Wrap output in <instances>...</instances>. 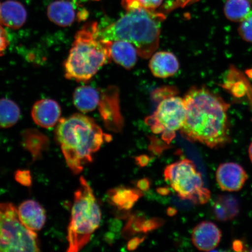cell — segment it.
<instances>
[{
	"mask_svg": "<svg viewBox=\"0 0 252 252\" xmlns=\"http://www.w3.org/2000/svg\"><path fill=\"white\" fill-rule=\"evenodd\" d=\"M232 248L236 251H244L243 248H244L243 244L239 240H236L233 242Z\"/></svg>",
	"mask_w": 252,
	"mask_h": 252,
	"instance_id": "1f68e13d",
	"label": "cell"
},
{
	"mask_svg": "<svg viewBox=\"0 0 252 252\" xmlns=\"http://www.w3.org/2000/svg\"><path fill=\"white\" fill-rule=\"evenodd\" d=\"M150 68L154 76L166 78L173 76L179 70L177 58L171 52H159L154 53L150 62Z\"/></svg>",
	"mask_w": 252,
	"mask_h": 252,
	"instance_id": "5bb4252c",
	"label": "cell"
},
{
	"mask_svg": "<svg viewBox=\"0 0 252 252\" xmlns=\"http://www.w3.org/2000/svg\"><path fill=\"white\" fill-rule=\"evenodd\" d=\"M251 252H252V250H251Z\"/></svg>",
	"mask_w": 252,
	"mask_h": 252,
	"instance_id": "f35d334b",
	"label": "cell"
},
{
	"mask_svg": "<svg viewBox=\"0 0 252 252\" xmlns=\"http://www.w3.org/2000/svg\"><path fill=\"white\" fill-rule=\"evenodd\" d=\"M27 19V12L21 2L8 0L2 3L0 8V24L11 29H19Z\"/></svg>",
	"mask_w": 252,
	"mask_h": 252,
	"instance_id": "4fadbf2b",
	"label": "cell"
},
{
	"mask_svg": "<svg viewBox=\"0 0 252 252\" xmlns=\"http://www.w3.org/2000/svg\"><path fill=\"white\" fill-rule=\"evenodd\" d=\"M110 59V41L100 38L96 22L84 25L75 34L64 64L65 76L69 80H91Z\"/></svg>",
	"mask_w": 252,
	"mask_h": 252,
	"instance_id": "277c9868",
	"label": "cell"
},
{
	"mask_svg": "<svg viewBox=\"0 0 252 252\" xmlns=\"http://www.w3.org/2000/svg\"><path fill=\"white\" fill-rule=\"evenodd\" d=\"M144 221V220L141 217H132L126 226L125 234L133 235L136 233L143 232Z\"/></svg>",
	"mask_w": 252,
	"mask_h": 252,
	"instance_id": "603a6c76",
	"label": "cell"
},
{
	"mask_svg": "<svg viewBox=\"0 0 252 252\" xmlns=\"http://www.w3.org/2000/svg\"><path fill=\"white\" fill-rule=\"evenodd\" d=\"M73 102L76 108L83 113L93 111L100 102L99 91L90 86H81L75 90Z\"/></svg>",
	"mask_w": 252,
	"mask_h": 252,
	"instance_id": "e0dca14e",
	"label": "cell"
},
{
	"mask_svg": "<svg viewBox=\"0 0 252 252\" xmlns=\"http://www.w3.org/2000/svg\"><path fill=\"white\" fill-rule=\"evenodd\" d=\"M18 211L21 221L31 231H39L45 225L46 220L45 210L37 201H25L21 204Z\"/></svg>",
	"mask_w": 252,
	"mask_h": 252,
	"instance_id": "7c38bea8",
	"label": "cell"
},
{
	"mask_svg": "<svg viewBox=\"0 0 252 252\" xmlns=\"http://www.w3.org/2000/svg\"><path fill=\"white\" fill-rule=\"evenodd\" d=\"M167 213H168L169 216H173L177 213V210L175 209L174 208L169 207L168 211H167Z\"/></svg>",
	"mask_w": 252,
	"mask_h": 252,
	"instance_id": "e575fe53",
	"label": "cell"
},
{
	"mask_svg": "<svg viewBox=\"0 0 252 252\" xmlns=\"http://www.w3.org/2000/svg\"><path fill=\"white\" fill-rule=\"evenodd\" d=\"M186 116L184 98L171 94L163 96L156 111L145 121L154 134H161L162 140L169 144L184 126Z\"/></svg>",
	"mask_w": 252,
	"mask_h": 252,
	"instance_id": "ba28073f",
	"label": "cell"
},
{
	"mask_svg": "<svg viewBox=\"0 0 252 252\" xmlns=\"http://www.w3.org/2000/svg\"><path fill=\"white\" fill-rule=\"evenodd\" d=\"M9 45V40L7 32L0 24V57L4 54V52Z\"/></svg>",
	"mask_w": 252,
	"mask_h": 252,
	"instance_id": "484cf974",
	"label": "cell"
},
{
	"mask_svg": "<svg viewBox=\"0 0 252 252\" xmlns=\"http://www.w3.org/2000/svg\"><path fill=\"white\" fill-rule=\"evenodd\" d=\"M101 211L92 188L81 176L80 186L74 194L70 224L68 227V252L80 251L90 241L99 228Z\"/></svg>",
	"mask_w": 252,
	"mask_h": 252,
	"instance_id": "5b68a950",
	"label": "cell"
},
{
	"mask_svg": "<svg viewBox=\"0 0 252 252\" xmlns=\"http://www.w3.org/2000/svg\"><path fill=\"white\" fill-rule=\"evenodd\" d=\"M184 99L187 116L180 130L183 136L211 149L231 142L228 102L205 87L192 88Z\"/></svg>",
	"mask_w": 252,
	"mask_h": 252,
	"instance_id": "6da1fadb",
	"label": "cell"
},
{
	"mask_svg": "<svg viewBox=\"0 0 252 252\" xmlns=\"http://www.w3.org/2000/svg\"><path fill=\"white\" fill-rule=\"evenodd\" d=\"M222 238V232L215 223L204 220L193 230L191 241L198 250L210 252L218 247Z\"/></svg>",
	"mask_w": 252,
	"mask_h": 252,
	"instance_id": "30bf717a",
	"label": "cell"
},
{
	"mask_svg": "<svg viewBox=\"0 0 252 252\" xmlns=\"http://www.w3.org/2000/svg\"><path fill=\"white\" fill-rule=\"evenodd\" d=\"M110 53L113 61L127 70L134 67L138 55L136 47L124 40L110 41Z\"/></svg>",
	"mask_w": 252,
	"mask_h": 252,
	"instance_id": "9a60e30c",
	"label": "cell"
},
{
	"mask_svg": "<svg viewBox=\"0 0 252 252\" xmlns=\"http://www.w3.org/2000/svg\"><path fill=\"white\" fill-rule=\"evenodd\" d=\"M158 191L159 193L162 195H166L169 193L168 189L165 188H160L158 189Z\"/></svg>",
	"mask_w": 252,
	"mask_h": 252,
	"instance_id": "836d02e7",
	"label": "cell"
},
{
	"mask_svg": "<svg viewBox=\"0 0 252 252\" xmlns=\"http://www.w3.org/2000/svg\"><path fill=\"white\" fill-rule=\"evenodd\" d=\"M140 1L145 9L154 11L162 4L163 0H140Z\"/></svg>",
	"mask_w": 252,
	"mask_h": 252,
	"instance_id": "83f0119b",
	"label": "cell"
},
{
	"mask_svg": "<svg viewBox=\"0 0 252 252\" xmlns=\"http://www.w3.org/2000/svg\"><path fill=\"white\" fill-rule=\"evenodd\" d=\"M16 181L25 187H30L32 184V178L29 171L19 170L15 175Z\"/></svg>",
	"mask_w": 252,
	"mask_h": 252,
	"instance_id": "cb8c5ba5",
	"label": "cell"
},
{
	"mask_svg": "<svg viewBox=\"0 0 252 252\" xmlns=\"http://www.w3.org/2000/svg\"><path fill=\"white\" fill-rule=\"evenodd\" d=\"M224 14L229 21L241 23L252 15V0H227Z\"/></svg>",
	"mask_w": 252,
	"mask_h": 252,
	"instance_id": "ffe728a7",
	"label": "cell"
},
{
	"mask_svg": "<svg viewBox=\"0 0 252 252\" xmlns=\"http://www.w3.org/2000/svg\"><path fill=\"white\" fill-rule=\"evenodd\" d=\"M35 232L21 221L13 204L0 203V252H39Z\"/></svg>",
	"mask_w": 252,
	"mask_h": 252,
	"instance_id": "8992f818",
	"label": "cell"
},
{
	"mask_svg": "<svg viewBox=\"0 0 252 252\" xmlns=\"http://www.w3.org/2000/svg\"><path fill=\"white\" fill-rule=\"evenodd\" d=\"M122 5L126 11L143 8L140 0H122Z\"/></svg>",
	"mask_w": 252,
	"mask_h": 252,
	"instance_id": "4316f807",
	"label": "cell"
},
{
	"mask_svg": "<svg viewBox=\"0 0 252 252\" xmlns=\"http://www.w3.org/2000/svg\"><path fill=\"white\" fill-rule=\"evenodd\" d=\"M238 32L242 39L252 43V15L241 22Z\"/></svg>",
	"mask_w": 252,
	"mask_h": 252,
	"instance_id": "7402d4cb",
	"label": "cell"
},
{
	"mask_svg": "<svg viewBox=\"0 0 252 252\" xmlns=\"http://www.w3.org/2000/svg\"><path fill=\"white\" fill-rule=\"evenodd\" d=\"M21 110L12 100L0 99V128H7L14 126L20 118Z\"/></svg>",
	"mask_w": 252,
	"mask_h": 252,
	"instance_id": "44dd1931",
	"label": "cell"
},
{
	"mask_svg": "<svg viewBox=\"0 0 252 252\" xmlns=\"http://www.w3.org/2000/svg\"><path fill=\"white\" fill-rule=\"evenodd\" d=\"M216 177L222 190L236 192L243 188L249 176L243 166L236 162H229L219 165Z\"/></svg>",
	"mask_w": 252,
	"mask_h": 252,
	"instance_id": "9c48e42d",
	"label": "cell"
},
{
	"mask_svg": "<svg viewBox=\"0 0 252 252\" xmlns=\"http://www.w3.org/2000/svg\"><path fill=\"white\" fill-rule=\"evenodd\" d=\"M23 145L32 156L33 160L39 159L49 146L48 138L36 130L25 131L23 134Z\"/></svg>",
	"mask_w": 252,
	"mask_h": 252,
	"instance_id": "d6986e66",
	"label": "cell"
},
{
	"mask_svg": "<svg viewBox=\"0 0 252 252\" xmlns=\"http://www.w3.org/2000/svg\"><path fill=\"white\" fill-rule=\"evenodd\" d=\"M47 14L53 23L62 27L70 26L76 19L73 5L64 0L52 2L47 7Z\"/></svg>",
	"mask_w": 252,
	"mask_h": 252,
	"instance_id": "2e32d148",
	"label": "cell"
},
{
	"mask_svg": "<svg viewBox=\"0 0 252 252\" xmlns=\"http://www.w3.org/2000/svg\"><path fill=\"white\" fill-rule=\"evenodd\" d=\"M163 220L158 219H153L149 220H144L143 225V232L147 233L153 230L159 228L162 225Z\"/></svg>",
	"mask_w": 252,
	"mask_h": 252,
	"instance_id": "d4e9b609",
	"label": "cell"
},
{
	"mask_svg": "<svg viewBox=\"0 0 252 252\" xmlns=\"http://www.w3.org/2000/svg\"><path fill=\"white\" fill-rule=\"evenodd\" d=\"M0 8H1V4H0Z\"/></svg>",
	"mask_w": 252,
	"mask_h": 252,
	"instance_id": "74e56055",
	"label": "cell"
},
{
	"mask_svg": "<svg viewBox=\"0 0 252 252\" xmlns=\"http://www.w3.org/2000/svg\"><path fill=\"white\" fill-rule=\"evenodd\" d=\"M93 1H99V0H93Z\"/></svg>",
	"mask_w": 252,
	"mask_h": 252,
	"instance_id": "8d00e7d4",
	"label": "cell"
},
{
	"mask_svg": "<svg viewBox=\"0 0 252 252\" xmlns=\"http://www.w3.org/2000/svg\"><path fill=\"white\" fill-rule=\"evenodd\" d=\"M55 135L68 168L78 174L93 161V155L104 142L110 140L94 120L76 113L60 120Z\"/></svg>",
	"mask_w": 252,
	"mask_h": 252,
	"instance_id": "7a4b0ae2",
	"label": "cell"
},
{
	"mask_svg": "<svg viewBox=\"0 0 252 252\" xmlns=\"http://www.w3.org/2000/svg\"><path fill=\"white\" fill-rule=\"evenodd\" d=\"M31 115L36 125L43 128H50L58 124L61 119L62 110L55 100L43 99L34 104Z\"/></svg>",
	"mask_w": 252,
	"mask_h": 252,
	"instance_id": "8fae6325",
	"label": "cell"
},
{
	"mask_svg": "<svg viewBox=\"0 0 252 252\" xmlns=\"http://www.w3.org/2000/svg\"><path fill=\"white\" fill-rule=\"evenodd\" d=\"M163 14L140 8L126 11L118 21L103 29L100 39L107 41L124 40L136 47L138 56L148 59L159 45Z\"/></svg>",
	"mask_w": 252,
	"mask_h": 252,
	"instance_id": "3957f363",
	"label": "cell"
},
{
	"mask_svg": "<svg viewBox=\"0 0 252 252\" xmlns=\"http://www.w3.org/2000/svg\"><path fill=\"white\" fill-rule=\"evenodd\" d=\"M144 239H141L139 238H135L131 239L130 241L128 242L127 245V249L130 251H133L136 249L138 245H139L142 241H143Z\"/></svg>",
	"mask_w": 252,
	"mask_h": 252,
	"instance_id": "f546056e",
	"label": "cell"
},
{
	"mask_svg": "<svg viewBox=\"0 0 252 252\" xmlns=\"http://www.w3.org/2000/svg\"><path fill=\"white\" fill-rule=\"evenodd\" d=\"M110 203L119 210H129L142 196L141 191L126 187H118L108 192Z\"/></svg>",
	"mask_w": 252,
	"mask_h": 252,
	"instance_id": "ac0fdd59",
	"label": "cell"
},
{
	"mask_svg": "<svg viewBox=\"0 0 252 252\" xmlns=\"http://www.w3.org/2000/svg\"><path fill=\"white\" fill-rule=\"evenodd\" d=\"M137 187L141 191L149 190L150 187V182L149 179L143 178L138 181L136 184Z\"/></svg>",
	"mask_w": 252,
	"mask_h": 252,
	"instance_id": "f1b7e54d",
	"label": "cell"
},
{
	"mask_svg": "<svg viewBox=\"0 0 252 252\" xmlns=\"http://www.w3.org/2000/svg\"><path fill=\"white\" fill-rule=\"evenodd\" d=\"M176 1L183 5L187 6V5L193 4V3L198 1V0H176Z\"/></svg>",
	"mask_w": 252,
	"mask_h": 252,
	"instance_id": "d6a6232c",
	"label": "cell"
},
{
	"mask_svg": "<svg viewBox=\"0 0 252 252\" xmlns=\"http://www.w3.org/2000/svg\"><path fill=\"white\" fill-rule=\"evenodd\" d=\"M248 154L249 157H250V159L252 163V141L248 148Z\"/></svg>",
	"mask_w": 252,
	"mask_h": 252,
	"instance_id": "d590c367",
	"label": "cell"
},
{
	"mask_svg": "<svg viewBox=\"0 0 252 252\" xmlns=\"http://www.w3.org/2000/svg\"><path fill=\"white\" fill-rule=\"evenodd\" d=\"M137 164L141 167L146 166L150 162V158L146 155L138 156L135 158Z\"/></svg>",
	"mask_w": 252,
	"mask_h": 252,
	"instance_id": "4dcf8cb0",
	"label": "cell"
},
{
	"mask_svg": "<svg viewBox=\"0 0 252 252\" xmlns=\"http://www.w3.org/2000/svg\"><path fill=\"white\" fill-rule=\"evenodd\" d=\"M164 176L181 199L200 204L210 200V191L204 188L202 176L191 160L182 159L167 166Z\"/></svg>",
	"mask_w": 252,
	"mask_h": 252,
	"instance_id": "52a82bcc",
	"label": "cell"
}]
</instances>
